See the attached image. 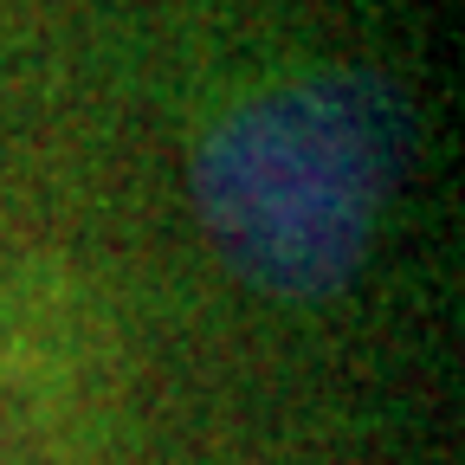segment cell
Returning <instances> with one entry per match:
<instances>
[{"mask_svg":"<svg viewBox=\"0 0 465 465\" xmlns=\"http://www.w3.org/2000/svg\"><path fill=\"white\" fill-rule=\"evenodd\" d=\"M414 155L407 91L375 65H304L232 97L188 155L226 272L311 304L356 278Z\"/></svg>","mask_w":465,"mask_h":465,"instance_id":"cell-1","label":"cell"}]
</instances>
